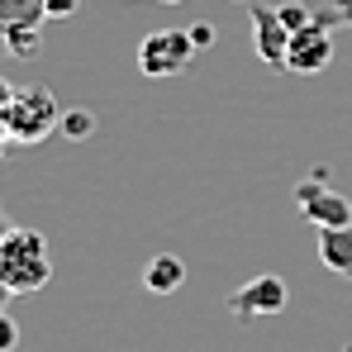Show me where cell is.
Segmentation results:
<instances>
[{"label":"cell","mask_w":352,"mask_h":352,"mask_svg":"<svg viewBox=\"0 0 352 352\" xmlns=\"http://www.w3.org/2000/svg\"><path fill=\"white\" fill-rule=\"evenodd\" d=\"M53 281V252L38 229H5L0 238V286L10 295H34Z\"/></svg>","instance_id":"1"},{"label":"cell","mask_w":352,"mask_h":352,"mask_svg":"<svg viewBox=\"0 0 352 352\" xmlns=\"http://www.w3.org/2000/svg\"><path fill=\"white\" fill-rule=\"evenodd\" d=\"M5 129H10V143H14V148H34V143H43L48 133H58V129H62L58 96H53L48 86H14Z\"/></svg>","instance_id":"2"},{"label":"cell","mask_w":352,"mask_h":352,"mask_svg":"<svg viewBox=\"0 0 352 352\" xmlns=\"http://www.w3.org/2000/svg\"><path fill=\"white\" fill-rule=\"evenodd\" d=\"M43 24H48V0H0V58H38Z\"/></svg>","instance_id":"3"},{"label":"cell","mask_w":352,"mask_h":352,"mask_svg":"<svg viewBox=\"0 0 352 352\" xmlns=\"http://www.w3.org/2000/svg\"><path fill=\"white\" fill-rule=\"evenodd\" d=\"M138 72L148 81H167V76H181L190 62H195V43H190V29H153L138 38Z\"/></svg>","instance_id":"4"},{"label":"cell","mask_w":352,"mask_h":352,"mask_svg":"<svg viewBox=\"0 0 352 352\" xmlns=\"http://www.w3.org/2000/svg\"><path fill=\"white\" fill-rule=\"evenodd\" d=\"M295 205H300V214L314 224V229H348L352 224V205L343 190H329V167H319L314 181H305L300 190H295Z\"/></svg>","instance_id":"5"},{"label":"cell","mask_w":352,"mask_h":352,"mask_svg":"<svg viewBox=\"0 0 352 352\" xmlns=\"http://www.w3.org/2000/svg\"><path fill=\"white\" fill-rule=\"evenodd\" d=\"M286 305H291V291H286V281H281V276H272V272L252 276L248 286H238V291L229 295V314H234L238 324L276 319V314H281Z\"/></svg>","instance_id":"6"},{"label":"cell","mask_w":352,"mask_h":352,"mask_svg":"<svg viewBox=\"0 0 352 352\" xmlns=\"http://www.w3.org/2000/svg\"><path fill=\"white\" fill-rule=\"evenodd\" d=\"M333 62V38H329V19L319 14L309 29L291 34V48H286V72L295 76H314Z\"/></svg>","instance_id":"7"},{"label":"cell","mask_w":352,"mask_h":352,"mask_svg":"<svg viewBox=\"0 0 352 352\" xmlns=\"http://www.w3.org/2000/svg\"><path fill=\"white\" fill-rule=\"evenodd\" d=\"M252 43H257V58L267 62V67H286L291 29L281 24L276 5H252Z\"/></svg>","instance_id":"8"},{"label":"cell","mask_w":352,"mask_h":352,"mask_svg":"<svg viewBox=\"0 0 352 352\" xmlns=\"http://www.w3.org/2000/svg\"><path fill=\"white\" fill-rule=\"evenodd\" d=\"M319 262L333 276L352 281V224L348 229H319Z\"/></svg>","instance_id":"9"},{"label":"cell","mask_w":352,"mask_h":352,"mask_svg":"<svg viewBox=\"0 0 352 352\" xmlns=\"http://www.w3.org/2000/svg\"><path fill=\"white\" fill-rule=\"evenodd\" d=\"M143 286L153 295H176L186 286V262H181L176 252H157V257L143 267Z\"/></svg>","instance_id":"10"},{"label":"cell","mask_w":352,"mask_h":352,"mask_svg":"<svg viewBox=\"0 0 352 352\" xmlns=\"http://www.w3.org/2000/svg\"><path fill=\"white\" fill-rule=\"evenodd\" d=\"M62 133H67L72 143L91 138V133H96V115H91V110H67V115H62Z\"/></svg>","instance_id":"11"},{"label":"cell","mask_w":352,"mask_h":352,"mask_svg":"<svg viewBox=\"0 0 352 352\" xmlns=\"http://www.w3.org/2000/svg\"><path fill=\"white\" fill-rule=\"evenodd\" d=\"M276 14H281V24L291 29V34H300V29H309L319 14L314 10H305V5H276Z\"/></svg>","instance_id":"12"},{"label":"cell","mask_w":352,"mask_h":352,"mask_svg":"<svg viewBox=\"0 0 352 352\" xmlns=\"http://www.w3.org/2000/svg\"><path fill=\"white\" fill-rule=\"evenodd\" d=\"M10 96H14V86L0 76V157L14 148V143H10V129H5V115H10Z\"/></svg>","instance_id":"13"},{"label":"cell","mask_w":352,"mask_h":352,"mask_svg":"<svg viewBox=\"0 0 352 352\" xmlns=\"http://www.w3.org/2000/svg\"><path fill=\"white\" fill-rule=\"evenodd\" d=\"M14 348H19V324L0 309V352H14Z\"/></svg>","instance_id":"14"},{"label":"cell","mask_w":352,"mask_h":352,"mask_svg":"<svg viewBox=\"0 0 352 352\" xmlns=\"http://www.w3.org/2000/svg\"><path fill=\"white\" fill-rule=\"evenodd\" d=\"M214 24H190V43H195V53H205V48H214Z\"/></svg>","instance_id":"15"},{"label":"cell","mask_w":352,"mask_h":352,"mask_svg":"<svg viewBox=\"0 0 352 352\" xmlns=\"http://www.w3.org/2000/svg\"><path fill=\"white\" fill-rule=\"evenodd\" d=\"M81 0H48V19H72Z\"/></svg>","instance_id":"16"},{"label":"cell","mask_w":352,"mask_h":352,"mask_svg":"<svg viewBox=\"0 0 352 352\" xmlns=\"http://www.w3.org/2000/svg\"><path fill=\"white\" fill-rule=\"evenodd\" d=\"M329 24H352V0H333V14H324Z\"/></svg>","instance_id":"17"},{"label":"cell","mask_w":352,"mask_h":352,"mask_svg":"<svg viewBox=\"0 0 352 352\" xmlns=\"http://www.w3.org/2000/svg\"><path fill=\"white\" fill-rule=\"evenodd\" d=\"M5 229H10V224H5V214H0V238H5ZM5 300H10V291L0 286V309H5Z\"/></svg>","instance_id":"18"},{"label":"cell","mask_w":352,"mask_h":352,"mask_svg":"<svg viewBox=\"0 0 352 352\" xmlns=\"http://www.w3.org/2000/svg\"><path fill=\"white\" fill-rule=\"evenodd\" d=\"M162 5H181V0H162Z\"/></svg>","instance_id":"19"},{"label":"cell","mask_w":352,"mask_h":352,"mask_svg":"<svg viewBox=\"0 0 352 352\" xmlns=\"http://www.w3.org/2000/svg\"><path fill=\"white\" fill-rule=\"evenodd\" d=\"M348 352H352V348H348Z\"/></svg>","instance_id":"20"}]
</instances>
